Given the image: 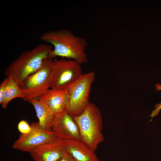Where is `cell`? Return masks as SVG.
Instances as JSON below:
<instances>
[{
	"mask_svg": "<svg viewBox=\"0 0 161 161\" xmlns=\"http://www.w3.org/2000/svg\"><path fill=\"white\" fill-rule=\"evenodd\" d=\"M63 141L66 152L76 161H99L95 151L80 140L72 139Z\"/></svg>",
	"mask_w": 161,
	"mask_h": 161,
	"instance_id": "8fae6325",
	"label": "cell"
},
{
	"mask_svg": "<svg viewBox=\"0 0 161 161\" xmlns=\"http://www.w3.org/2000/svg\"><path fill=\"white\" fill-rule=\"evenodd\" d=\"M52 49L50 45L40 44L32 50L23 51L6 68L5 75L7 77H12L20 85L27 77L42 67Z\"/></svg>",
	"mask_w": 161,
	"mask_h": 161,
	"instance_id": "7a4b0ae2",
	"label": "cell"
},
{
	"mask_svg": "<svg viewBox=\"0 0 161 161\" xmlns=\"http://www.w3.org/2000/svg\"><path fill=\"white\" fill-rule=\"evenodd\" d=\"M69 98L68 89H49L38 99L54 115L66 111Z\"/></svg>",
	"mask_w": 161,
	"mask_h": 161,
	"instance_id": "30bf717a",
	"label": "cell"
},
{
	"mask_svg": "<svg viewBox=\"0 0 161 161\" xmlns=\"http://www.w3.org/2000/svg\"><path fill=\"white\" fill-rule=\"evenodd\" d=\"M155 88L157 91L161 90V85L158 83L155 85ZM161 109V103L157 104L155 105V109L151 112V114L150 115L151 118V120L154 116H157Z\"/></svg>",
	"mask_w": 161,
	"mask_h": 161,
	"instance_id": "9a60e30c",
	"label": "cell"
},
{
	"mask_svg": "<svg viewBox=\"0 0 161 161\" xmlns=\"http://www.w3.org/2000/svg\"><path fill=\"white\" fill-rule=\"evenodd\" d=\"M18 129L21 134H26L30 133L32 130V126L25 120H22L18 123Z\"/></svg>",
	"mask_w": 161,
	"mask_h": 161,
	"instance_id": "5bb4252c",
	"label": "cell"
},
{
	"mask_svg": "<svg viewBox=\"0 0 161 161\" xmlns=\"http://www.w3.org/2000/svg\"><path fill=\"white\" fill-rule=\"evenodd\" d=\"M72 117L78 127L80 140L95 151L104 139L100 110L94 103L90 102L82 113Z\"/></svg>",
	"mask_w": 161,
	"mask_h": 161,
	"instance_id": "3957f363",
	"label": "cell"
},
{
	"mask_svg": "<svg viewBox=\"0 0 161 161\" xmlns=\"http://www.w3.org/2000/svg\"><path fill=\"white\" fill-rule=\"evenodd\" d=\"M51 130L55 137L63 141L80 140L78 127L72 117L66 111L54 115Z\"/></svg>",
	"mask_w": 161,
	"mask_h": 161,
	"instance_id": "ba28073f",
	"label": "cell"
},
{
	"mask_svg": "<svg viewBox=\"0 0 161 161\" xmlns=\"http://www.w3.org/2000/svg\"><path fill=\"white\" fill-rule=\"evenodd\" d=\"M59 161H76L67 152Z\"/></svg>",
	"mask_w": 161,
	"mask_h": 161,
	"instance_id": "e0dca14e",
	"label": "cell"
},
{
	"mask_svg": "<svg viewBox=\"0 0 161 161\" xmlns=\"http://www.w3.org/2000/svg\"><path fill=\"white\" fill-rule=\"evenodd\" d=\"M66 152L63 141L55 137L29 153L34 161H59Z\"/></svg>",
	"mask_w": 161,
	"mask_h": 161,
	"instance_id": "9c48e42d",
	"label": "cell"
},
{
	"mask_svg": "<svg viewBox=\"0 0 161 161\" xmlns=\"http://www.w3.org/2000/svg\"><path fill=\"white\" fill-rule=\"evenodd\" d=\"M8 81V78H6L0 84V104H1L4 98V93Z\"/></svg>",
	"mask_w": 161,
	"mask_h": 161,
	"instance_id": "2e32d148",
	"label": "cell"
},
{
	"mask_svg": "<svg viewBox=\"0 0 161 161\" xmlns=\"http://www.w3.org/2000/svg\"><path fill=\"white\" fill-rule=\"evenodd\" d=\"M8 81L4 93V100L1 104L4 109L6 108L9 103L16 98L23 99L24 96L20 86L11 76L7 77Z\"/></svg>",
	"mask_w": 161,
	"mask_h": 161,
	"instance_id": "4fadbf2b",
	"label": "cell"
},
{
	"mask_svg": "<svg viewBox=\"0 0 161 161\" xmlns=\"http://www.w3.org/2000/svg\"><path fill=\"white\" fill-rule=\"evenodd\" d=\"M95 78L94 71L82 74L68 88L69 98L66 111L72 117L80 115L86 108Z\"/></svg>",
	"mask_w": 161,
	"mask_h": 161,
	"instance_id": "277c9868",
	"label": "cell"
},
{
	"mask_svg": "<svg viewBox=\"0 0 161 161\" xmlns=\"http://www.w3.org/2000/svg\"><path fill=\"white\" fill-rule=\"evenodd\" d=\"M80 65L73 60L54 59L51 75V89H67L82 74Z\"/></svg>",
	"mask_w": 161,
	"mask_h": 161,
	"instance_id": "8992f818",
	"label": "cell"
},
{
	"mask_svg": "<svg viewBox=\"0 0 161 161\" xmlns=\"http://www.w3.org/2000/svg\"><path fill=\"white\" fill-rule=\"evenodd\" d=\"M28 102L33 106L35 109L41 127L45 130L51 131L52 124L54 115L38 99H32Z\"/></svg>",
	"mask_w": 161,
	"mask_h": 161,
	"instance_id": "7c38bea8",
	"label": "cell"
},
{
	"mask_svg": "<svg viewBox=\"0 0 161 161\" xmlns=\"http://www.w3.org/2000/svg\"><path fill=\"white\" fill-rule=\"evenodd\" d=\"M32 130L28 134H21L13 144V148L30 153L55 137L52 131L42 128L38 122L32 123Z\"/></svg>",
	"mask_w": 161,
	"mask_h": 161,
	"instance_id": "52a82bcc",
	"label": "cell"
},
{
	"mask_svg": "<svg viewBox=\"0 0 161 161\" xmlns=\"http://www.w3.org/2000/svg\"><path fill=\"white\" fill-rule=\"evenodd\" d=\"M40 38L54 47L48 54V59L61 57L71 59L80 64L88 62L86 52L87 42L85 38L76 36L70 30L63 29L45 32Z\"/></svg>",
	"mask_w": 161,
	"mask_h": 161,
	"instance_id": "6da1fadb",
	"label": "cell"
},
{
	"mask_svg": "<svg viewBox=\"0 0 161 161\" xmlns=\"http://www.w3.org/2000/svg\"><path fill=\"white\" fill-rule=\"evenodd\" d=\"M53 64V60L47 58L38 70L27 77L19 85L24 95V101L38 99L49 89Z\"/></svg>",
	"mask_w": 161,
	"mask_h": 161,
	"instance_id": "5b68a950",
	"label": "cell"
}]
</instances>
